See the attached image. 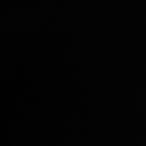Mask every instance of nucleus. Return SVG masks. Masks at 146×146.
<instances>
[]
</instances>
